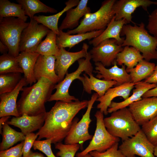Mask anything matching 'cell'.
<instances>
[{"instance_id": "f35d334b", "label": "cell", "mask_w": 157, "mask_h": 157, "mask_svg": "<svg viewBox=\"0 0 157 157\" xmlns=\"http://www.w3.org/2000/svg\"><path fill=\"white\" fill-rule=\"evenodd\" d=\"M52 139H46L44 140H35L33 148L35 150H39L44 154L47 157H57L53 154L51 148Z\"/></svg>"}, {"instance_id": "bcb514c9", "label": "cell", "mask_w": 157, "mask_h": 157, "mask_svg": "<svg viewBox=\"0 0 157 157\" xmlns=\"http://www.w3.org/2000/svg\"><path fill=\"white\" fill-rule=\"evenodd\" d=\"M10 116H5L1 117L0 119V133L2 134V129L3 125L7 121Z\"/></svg>"}, {"instance_id": "ab89813d", "label": "cell", "mask_w": 157, "mask_h": 157, "mask_svg": "<svg viewBox=\"0 0 157 157\" xmlns=\"http://www.w3.org/2000/svg\"><path fill=\"white\" fill-rule=\"evenodd\" d=\"M24 142L23 141L14 147L0 151V157H22V148Z\"/></svg>"}, {"instance_id": "8d00e7d4", "label": "cell", "mask_w": 157, "mask_h": 157, "mask_svg": "<svg viewBox=\"0 0 157 157\" xmlns=\"http://www.w3.org/2000/svg\"><path fill=\"white\" fill-rule=\"evenodd\" d=\"M55 147L59 150L56 154L57 156L74 157L80 146L78 144H66L59 142L55 144Z\"/></svg>"}, {"instance_id": "52a82bcc", "label": "cell", "mask_w": 157, "mask_h": 157, "mask_svg": "<svg viewBox=\"0 0 157 157\" xmlns=\"http://www.w3.org/2000/svg\"><path fill=\"white\" fill-rule=\"evenodd\" d=\"M29 23L15 17L0 18V41L8 48L9 54L15 57L19 55L21 34Z\"/></svg>"}, {"instance_id": "d4e9b609", "label": "cell", "mask_w": 157, "mask_h": 157, "mask_svg": "<svg viewBox=\"0 0 157 157\" xmlns=\"http://www.w3.org/2000/svg\"><path fill=\"white\" fill-rule=\"evenodd\" d=\"M83 76H81L80 81L83 84L84 90L89 94H91L92 90L95 91L98 94V97L103 96L109 89L117 84L115 81L99 79L94 77L93 74L90 75L89 77L85 73Z\"/></svg>"}, {"instance_id": "4316f807", "label": "cell", "mask_w": 157, "mask_h": 157, "mask_svg": "<svg viewBox=\"0 0 157 157\" xmlns=\"http://www.w3.org/2000/svg\"><path fill=\"white\" fill-rule=\"evenodd\" d=\"M79 1V0H69L65 3V6L60 12L51 15L35 16L33 19L38 23L43 24L58 35L59 32L58 23L60 17L69 9L76 6Z\"/></svg>"}, {"instance_id": "2e32d148", "label": "cell", "mask_w": 157, "mask_h": 157, "mask_svg": "<svg viewBox=\"0 0 157 157\" xmlns=\"http://www.w3.org/2000/svg\"><path fill=\"white\" fill-rule=\"evenodd\" d=\"M27 85L26 79L22 77L12 91L0 94V117L5 116H20L17 109V100L22 88Z\"/></svg>"}, {"instance_id": "ac0fdd59", "label": "cell", "mask_w": 157, "mask_h": 157, "mask_svg": "<svg viewBox=\"0 0 157 157\" xmlns=\"http://www.w3.org/2000/svg\"><path fill=\"white\" fill-rule=\"evenodd\" d=\"M136 83L132 82L126 83L109 89L103 96L97 99L96 101L99 102L97 108L105 115H107L108 109L114 99L121 97L124 100L126 99L129 97L131 91Z\"/></svg>"}, {"instance_id": "7bdbcfd3", "label": "cell", "mask_w": 157, "mask_h": 157, "mask_svg": "<svg viewBox=\"0 0 157 157\" xmlns=\"http://www.w3.org/2000/svg\"><path fill=\"white\" fill-rule=\"evenodd\" d=\"M144 81L149 83H157V64L152 74L146 78Z\"/></svg>"}, {"instance_id": "d590c367", "label": "cell", "mask_w": 157, "mask_h": 157, "mask_svg": "<svg viewBox=\"0 0 157 157\" xmlns=\"http://www.w3.org/2000/svg\"><path fill=\"white\" fill-rule=\"evenodd\" d=\"M141 130L148 140L157 146V115L142 126Z\"/></svg>"}, {"instance_id": "cb8c5ba5", "label": "cell", "mask_w": 157, "mask_h": 157, "mask_svg": "<svg viewBox=\"0 0 157 157\" xmlns=\"http://www.w3.org/2000/svg\"><path fill=\"white\" fill-rule=\"evenodd\" d=\"M104 31L100 30L72 35L59 30V33L56 37V43L59 48L68 47L70 49L83 41L98 37Z\"/></svg>"}, {"instance_id": "484cf974", "label": "cell", "mask_w": 157, "mask_h": 157, "mask_svg": "<svg viewBox=\"0 0 157 157\" xmlns=\"http://www.w3.org/2000/svg\"><path fill=\"white\" fill-rule=\"evenodd\" d=\"M40 54L35 52H20L16 57L17 61L23 71L24 77L27 85L30 86L37 82L34 73L35 66Z\"/></svg>"}, {"instance_id": "681fc988", "label": "cell", "mask_w": 157, "mask_h": 157, "mask_svg": "<svg viewBox=\"0 0 157 157\" xmlns=\"http://www.w3.org/2000/svg\"><path fill=\"white\" fill-rule=\"evenodd\" d=\"M82 157H92L91 155L89 154L88 153Z\"/></svg>"}, {"instance_id": "9a60e30c", "label": "cell", "mask_w": 157, "mask_h": 157, "mask_svg": "<svg viewBox=\"0 0 157 157\" xmlns=\"http://www.w3.org/2000/svg\"><path fill=\"white\" fill-rule=\"evenodd\" d=\"M152 5H157V1L149 0H116L113 6L116 20L123 19H126L128 23L132 22V15L136 9L141 7L147 12V8Z\"/></svg>"}, {"instance_id": "83f0119b", "label": "cell", "mask_w": 157, "mask_h": 157, "mask_svg": "<svg viewBox=\"0 0 157 157\" xmlns=\"http://www.w3.org/2000/svg\"><path fill=\"white\" fill-rule=\"evenodd\" d=\"M144 59L140 52L135 48L126 46L117 55L116 61L119 65L124 64L129 69L135 67L140 61Z\"/></svg>"}, {"instance_id": "7dc6e473", "label": "cell", "mask_w": 157, "mask_h": 157, "mask_svg": "<svg viewBox=\"0 0 157 157\" xmlns=\"http://www.w3.org/2000/svg\"><path fill=\"white\" fill-rule=\"evenodd\" d=\"M22 157H47L45 156L44 155L38 152H33L31 150L29 154L25 156H22Z\"/></svg>"}, {"instance_id": "3957f363", "label": "cell", "mask_w": 157, "mask_h": 157, "mask_svg": "<svg viewBox=\"0 0 157 157\" xmlns=\"http://www.w3.org/2000/svg\"><path fill=\"white\" fill-rule=\"evenodd\" d=\"M120 35L125 36L122 46L133 47L142 53L144 59L148 61L157 60V38L150 35L142 22L134 26L125 24Z\"/></svg>"}, {"instance_id": "f6af8a7d", "label": "cell", "mask_w": 157, "mask_h": 157, "mask_svg": "<svg viewBox=\"0 0 157 157\" xmlns=\"http://www.w3.org/2000/svg\"><path fill=\"white\" fill-rule=\"evenodd\" d=\"M9 49L7 45L0 41V52L2 54L8 53Z\"/></svg>"}, {"instance_id": "6da1fadb", "label": "cell", "mask_w": 157, "mask_h": 157, "mask_svg": "<svg viewBox=\"0 0 157 157\" xmlns=\"http://www.w3.org/2000/svg\"><path fill=\"white\" fill-rule=\"evenodd\" d=\"M88 102L87 100L71 103L57 101L46 112L44 124L37 133V140L51 139L52 143L61 142L78 122L75 116L87 107Z\"/></svg>"}, {"instance_id": "836d02e7", "label": "cell", "mask_w": 157, "mask_h": 157, "mask_svg": "<svg viewBox=\"0 0 157 157\" xmlns=\"http://www.w3.org/2000/svg\"><path fill=\"white\" fill-rule=\"evenodd\" d=\"M10 73H23L16 57L8 53L0 56V74Z\"/></svg>"}, {"instance_id": "277c9868", "label": "cell", "mask_w": 157, "mask_h": 157, "mask_svg": "<svg viewBox=\"0 0 157 157\" xmlns=\"http://www.w3.org/2000/svg\"><path fill=\"white\" fill-rule=\"evenodd\" d=\"M104 122L109 133L122 141L133 136L141 129L127 107L112 112L110 116L104 118Z\"/></svg>"}, {"instance_id": "f1b7e54d", "label": "cell", "mask_w": 157, "mask_h": 157, "mask_svg": "<svg viewBox=\"0 0 157 157\" xmlns=\"http://www.w3.org/2000/svg\"><path fill=\"white\" fill-rule=\"evenodd\" d=\"M155 66L154 63L143 59L133 68L126 70L129 73L131 82L136 83L150 76L153 72Z\"/></svg>"}, {"instance_id": "8fae6325", "label": "cell", "mask_w": 157, "mask_h": 157, "mask_svg": "<svg viewBox=\"0 0 157 157\" xmlns=\"http://www.w3.org/2000/svg\"><path fill=\"white\" fill-rule=\"evenodd\" d=\"M34 19H30L28 26L23 31L19 44L20 53L35 52L42 39L50 31Z\"/></svg>"}, {"instance_id": "60d3db41", "label": "cell", "mask_w": 157, "mask_h": 157, "mask_svg": "<svg viewBox=\"0 0 157 157\" xmlns=\"http://www.w3.org/2000/svg\"><path fill=\"white\" fill-rule=\"evenodd\" d=\"M37 133H33L27 134L25 136L24 144L22 148L23 156L27 155L31 151V149L33 147L36 139L38 137Z\"/></svg>"}, {"instance_id": "1f68e13d", "label": "cell", "mask_w": 157, "mask_h": 157, "mask_svg": "<svg viewBox=\"0 0 157 157\" xmlns=\"http://www.w3.org/2000/svg\"><path fill=\"white\" fill-rule=\"evenodd\" d=\"M17 17L26 22L28 17L22 5L8 0H0V18Z\"/></svg>"}, {"instance_id": "74e56055", "label": "cell", "mask_w": 157, "mask_h": 157, "mask_svg": "<svg viewBox=\"0 0 157 157\" xmlns=\"http://www.w3.org/2000/svg\"><path fill=\"white\" fill-rule=\"evenodd\" d=\"M119 142H117L104 152L94 151L89 153L92 157H126L119 149Z\"/></svg>"}, {"instance_id": "4fadbf2b", "label": "cell", "mask_w": 157, "mask_h": 157, "mask_svg": "<svg viewBox=\"0 0 157 157\" xmlns=\"http://www.w3.org/2000/svg\"><path fill=\"white\" fill-rule=\"evenodd\" d=\"M128 107L135 121L142 126L157 115V97L142 98Z\"/></svg>"}, {"instance_id": "b9f144b4", "label": "cell", "mask_w": 157, "mask_h": 157, "mask_svg": "<svg viewBox=\"0 0 157 157\" xmlns=\"http://www.w3.org/2000/svg\"><path fill=\"white\" fill-rule=\"evenodd\" d=\"M147 28L150 33L157 38V8L149 15Z\"/></svg>"}, {"instance_id": "7402d4cb", "label": "cell", "mask_w": 157, "mask_h": 157, "mask_svg": "<svg viewBox=\"0 0 157 157\" xmlns=\"http://www.w3.org/2000/svg\"><path fill=\"white\" fill-rule=\"evenodd\" d=\"M127 23L124 19L115 20L114 16L102 33L98 37L90 40L89 42V44L94 47L105 40L113 39L117 40L119 44L122 45L124 38L121 37V32L123 26Z\"/></svg>"}, {"instance_id": "d6986e66", "label": "cell", "mask_w": 157, "mask_h": 157, "mask_svg": "<svg viewBox=\"0 0 157 157\" xmlns=\"http://www.w3.org/2000/svg\"><path fill=\"white\" fill-rule=\"evenodd\" d=\"M46 112L33 116L23 114L19 117H13L6 122L9 125L19 128L25 136L42 127L44 122Z\"/></svg>"}, {"instance_id": "e575fe53", "label": "cell", "mask_w": 157, "mask_h": 157, "mask_svg": "<svg viewBox=\"0 0 157 157\" xmlns=\"http://www.w3.org/2000/svg\"><path fill=\"white\" fill-rule=\"evenodd\" d=\"M22 78L21 73L0 74V94L12 91Z\"/></svg>"}, {"instance_id": "ffe728a7", "label": "cell", "mask_w": 157, "mask_h": 157, "mask_svg": "<svg viewBox=\"0 0 157 157\" xmlns=\"http://www.w3.org/2000/svg\"><path fill=\"white\" fill-rule=\"evenodd\" d=\"M56 60L54 56L40 55L34 70V76L37 81L40 78L44 77L54 84L59 82V77L55 71Z\"/></svg>"}, {"instance_id": "ee69618b", "label": "cell", "mask_w": 157, "mask_h": 157, "mask_svg": "<svg viewBox=\"0 0 157 157\" xmlns=\"http://www.w3.org/2000/svg\"><path fill=\"white\" fill-rule=\"evenodd\" d=\"M152 97H157V86L146 92L143 95L142 98Z\"/></svg>"}, {"instance_id": "7a4b0ae2", "label": "cell", "mask_w": 157, "mask_h": 157, "mask_svg": "<svg viewBox=\"0 0 157 157\" xmlns=\"http://www.w3.org/2000/svg\"><path fill=\"white\" fill-rule=\"evenodd\" d=\"M55 85L48 79L43 77L33 85L23 87L21 97L17 103L20 116L24 114L36 115L46 112L45 103L51 95Z\"/></svg>"}, {"instance_id": "e0dca14e", "label": "cell", "mask_w": 157, "mask_h": 157, "mask_svg": "<svg viewBox=\"0 0 157 157\" xmlns=\"http://www.w3.org/2000/svg\"><path fill=\"white\" fill-rule=\"evenodd\" d=\"M96 66L95 72L97 73L96 77L103 80L116 81V86L128 83L131 82L130 75L126 71L124 65L121 68L117 65L115 61L113 66L110 68L107 69L101 63L98 62L94 63Z\"/></svg>"}, {"instance_id": "7c38bea8", "label": "cell", "mask_w": 157, "mask_h": 157, "mask_svg": "<svg viewBox=\"0 0 157 157\" xmlns=\"http://www.w3.org/2000/svg\"><path fill=\"white\" fill-rule=\"evenodd\" d=\"M123 48L116 40L111 39L105 40L93 47L89 52L95 63H100L106 67L114 64L117 54Z\"/></svg>"}, {"instance_id": "30bf717a", "label": "cell", "mask_w": 157, "mask_h": 157, "mask_svg": "<svg viewBox=\"0 0 157 157\" xmlns=\"http://www.w3.org/2000/svg\"><path fill=\"white\" fill-rule=\"evenodd\" d=\"M155 146L141 129L135 135L122 141L119 149L126 157H155Z\"/></svg>"}, {"instance_id": "f546056e", "label": "cell", "mask_w": 157, "mask_h": 157, "mask_svg": "<svg viewBox=\"0 0 157 157\" xmlns=\"http://www.w3.org/2000/svg\"><path fill=\"white\" fill-rule=\"evenodd\" d=\"M25 11L26 15L30 19H33L34 15L38 13H55L57 10L47 6L39 0H17Z\"/></svg>"}, {"instance_id": "8992f818", "label": "cell", "mask_w": 157, "mask_h": 157, "mask_svg": "<svg viewBox=\"0 0 157 157\" xmlns=\"http://www.w3.org/2000/svg\"><path fill=\"white\" fill-rule=\"evenodd\" d=\"M91 59V55L89 52L85 58H81L78 60V66L77 69L71 73L67 72L63 79L55 85L54 89H56V91L51 94L48 101H56L71 103L78 100L74 96L69 94V88L74 80L76 79L80 80L81 76L80 75L82 72H84L89 76L92 74L93 67L90 62Z\"/></svg>"}, {"instance_id": "5bb4252c", "label": "cell", "mask_w": 157, "mask_h": 157, "mask_svg": "<svg viewBox=\"0 0 157 157\" xmlns=\"http://www.w3.org/2000/svg\"><path fill=\"white\" fill-rule=\"evenodd\" d=\"M89 47L86 43H84L82 49L76 52H70L67 51L65 48H60L59 53L55 56V71L59 77V82L63 79L68 69L75 62L86 57Z\"/></svg>"}, {"instance_id": "ba28073f", "label": "cell", "mask_w": 157, "mask_h": 157, "mask_svg": "<svg viewBox=\"0 0 157 157\" xmlns=\"http://www.w3.org/2000/svg\"><path fill=\"white\" fill-rule=\"evenodd\" d=\"M104 114L100 110L95 113L96 126L94 135L87 147L76 154L77 157H82L94 151L104 152L119 141V138L113 136L107 130L104 123Z\"/></svg>"}, {"instance_id": "d6a6232c", "label": "cell", "mask_w": 157, "mask_h": 157, "mask_svg": "<svg viewBox=\"0 0 157 157\" xmlns=\"http://www.w3.org/2000/svg\"><path fill=\"white\" fill-rule=\"evenodd\" d=\"M57 35L53 32L50 30L45 39L38 46L35 52L45 56H55L58 55L59 53L60 48L56 43Z\"/></svg>"}, {"instance_id": "5b68a950", "label": "cell", "mask_w": 157, "mask_h": 157, "mask_svg": "<svg viewBox=\"0 0 157 157\" xmlns=\"http://www.w3.org/2000/svg\"><path fill=\"white\" fill-rule=\"evenodd\" d=\"M116 0H106L96 12L85 15L79 26L67 32L70 34L105 30L115 15L113 6Z\"/></svg>"}, {"instance_id": "44dd1931", "label": "cell", "mask_w": 157, "mask_h": 157, "mask_svg": "<svg viewBox=\"0 0 157 157\" xmlns=\"http://www.w3.org/2000/svg\"><path fill=\"white\" fill-rule=\"evenodd\" d=\"M88 0H81L78 5L74 8H71L66 12V15L58 27L59 30L69 29H73L79 25L80 18L87 14L91 13V10L88 6Z\"/></svg>"}, {"instance_id": "603a6c76", "label": "cell", "mask_w": 157, "mask_h": 157, "mask_svg": "<svg viewBox=\"0 0 157 157\" xmlns=\"http://www.w3.org/2000/svg\"><path fill=\"white\" fill-rule=\"evenodd\" d=\"M157 86V83H149L145 81L137 83L133 94L126 99L120 102L112 101L108 109V113H111L121 109L126 108L133 103L142 99L143 94L147 91Z\"/></svg>"}, {"instance_id": "c3c4849f", "label": "cell", "mask_w": 157, "mask_h": 157, "mask_svg": "<svg viewBox=\"0 0 157 157\" xmlns=\"http://www.w3.org/2000/svg\"><path fill=\"white\" fill-rule=\"evenodd\" d=\"M154 155L155 157H157V146H155Z\"/></svg>"}, {"instance_id": "f907efd6", "label": "cell", "mask_w": 157, "mask_h": 157, "mask_svg": "<svg viewBox=\"0 0 157 157\" xmlns=\"http://www.w3.org/2000/svg\"><path fill=\"white\" fill-rule=\"evenodd\" d=\"M156 50H157V49H156Z\"/></svg>"}, {"instance_id": "4dcf8cb0", "label": "cell", "mask_w": 157, "mask_h": 157, "mask_svg": "<svg viewBox=\"0 0 157 157\" xmlns=\"http://www.w3.org/2000/svg\"><path fill=\"white\" fill-rule=\"evenodd\" d=\"M2 140L0 145V151L9 149L19 142L24 140L25 135L22 132L17 131L11 127L7 122L3 126Z\"/></svg>"}, {"instance_id": "9c48e42d", "label": "cell", "mask_w": 157, "mask_h": 157, "mask_svg": "<svg viewBox=\"0 0 157 157\" xmlns=\"http://www.w3.org/2000/svg\"><path fill=\"white\" fill-rule=\"evenodd\" d=\"M98 98V95L97 93L92 95L88 101L85 113L64 139L65 144H78L82 150L84 143L87 140H92L93 136L90 134L88 131L89 125L92 121L90 118V113L93 106Z\"/></svg>"}]
</instances>
